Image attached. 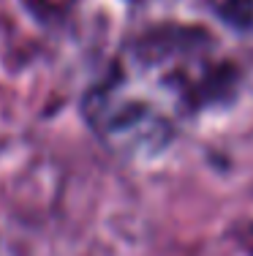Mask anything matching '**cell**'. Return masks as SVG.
Listing matches in <instances>:
<instances>
[{"mask_svg": "<svg viewBox=\"0 0 253 256\" xmlns=\"http://www.w3.org/2000/svg\"><path fill=\"white\" fill-rule=\"evenodd\" d=\"M245 68L199 22H161L128 41L106 79L87 96V118L125 156L164 153L185 120L229 106Z\"/></svg>", "mask_w": 253, "mask_h": 256, "instance_id": "6da1fadb", "label": "cell"}]
</instances>
